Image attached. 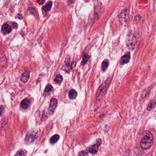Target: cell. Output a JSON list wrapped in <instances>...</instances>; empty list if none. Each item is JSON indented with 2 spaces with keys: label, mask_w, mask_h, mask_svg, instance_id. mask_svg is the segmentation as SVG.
Instances as JSON below:
<instances>
[{
  "label": "cell",
  "mask_w": 156,
  "mask_h": 156,
  "mask_svg": "<svg viewBox=\"0 0 156 156\" xmlns=\"http://www.w3.org/2000/svg\"><path fill=\"white\" fill-rule=\"evenodd\" d=\"M153 134L149 131H146L144 133L142 138L140 142V145L143 149H147L153 145Z\"/></svg>",
  "instance_id": "1"
},
{
  "label": "cell",
  "mask_w": 156,
  "mask_h": 156,
  "mask_svg": "<svg viewBox=\"0 0 156 156\" xmlns=\"http://www.w3.org/2000/svg\"><path fill=\"white\" fill-rule=\"evenodd\" d=\"M139 37L136 33L131 32L129 33L127 36L126 44L128 48L133 50L138 42Z\"/></svg>",
  "instance_id": "2"
},
{
  "label": "cell",
  "mask_w": 156,
  "mask_h": 156,
  "mask_svg": "<svg viewBox=\"0 0 156 156\" xmlns=\"http://www.w3.org/2000/svg\"><path fill=\"white\" fill-rule=\"evenodd\" d=\"M102 141L100 139H98L95 140L94 143L88 148V151L92 154H95L98 152V148L101 145Z\"/></svg>",
  "instance_id": "3"
},
{
  "label": "cell",
  "mask_w": 156,
  "mask_h": 156,
  "mask_svg": "<svg viewBox=\"0 0 156 156\" xmlns=\"http://www.w3.org/2000/svg\"><path fill=\"white\" fill-rule=\"evenodd\" d=\"M37 134V133L35 130H31L29 131L26 135L25 142L27 143L32 142L36 138Z\"/></svg>",
  "instance_id": "4"
},
{
  "label": "cell",
  "mask_w": 156,
  "mask_h": 156,
  "mask_svg": "<svg viewBox=\"0 0 156 156\" xmlns=\"http://www.w3.org/2000/svg\"><path fill=\"white\" fill-rule=\"evenodd\" d=\"M129 11L128 9H125L123 10L119 15V19L120 23H125L129 19Z\"/></svg>",
  "instance_id": "5"
},
{
  "label": "cell",
  "mask_w": 156,
  "mask_h": 156,
  "mask_svg": "<svg viewBox=\"0 0 156 156\" xmlns=\"http://www.w3.org/2000/svg\"><path fill=\"white\" fill-rule=\"evenodd\" d=\"M57 105V100L56 99L53 98L51 99L50 105L49 106V111L51 113L53 114L55 110V109Z\"/></svg>",
  "instance_id": "6"
},
{
  "label": "cell",
  "mask_w": 156,
  "mask_h": 156,
  "mask_svg": "<svg viewBox=\"0 0 156 156\" xmlns=\"http://www.w3.org/2000/svg\"><path fill=\"white\" fill-rule=\"evenodd\" d=\"M130 59V52H128L125 54V55L121 59L120 63L122 65H124L125 64H126L128 63Z\"/></svg>",
  "instance_id": "7"
},
{
  "label": "cell",
  "mask_w": 156,
  "mask_h": 156,
  "mask_svg": "<svg viewBox=\"0 0 156 156\" xmlns=\"http://www.w3.org/2000/svg\"><path fill=\"white\" fill-rule=\"evenodd\" d=\"M12 31V29L9 25L7 24H5L1 28V33L4 35H6L10 33Z\"/></svg>",
  "instance_id": "8"
},
{
  "label": "cell",
  "mask_w": 156,
  "mask_h": 156,
  "mask_svg": "<svg viewBox=\"0 0 156 156\" xmlns=\"http://www.w3.org/2000/svg\"><path fill=\"white\" fill-rule=\"evenodd\" d=\"M70 57L69 56H68L65 59L64 65L63 67V69L64 71H66V72L69 71V69H70Z\"/></svg>",
  "instance_id": "9"
},
{
  "label": "cell",
  "mask_w": 156,
  "mask_h": 156,
  "mask_svg": "<svg viewBox=\"0 0 156 156\" xmlns=\"http://www.w3.org/2000/svg\"><path fill=\"white\" fill-rule=\"evenodd\" d=\"M30 100L29 99L25 98L24 99L23 101L21 103V107L23 108V109H27L29 107V105H30Z\"/></svg>",
  "instance_id": "10"
},
{
  "label": "cell",
  "mask_w": 156,
  "mask_h": 156,
  "mask_svg": "<svg viewBox=\"0 0 156 156\" xmlns=\"http://www.w3.org/2000/svg\"><path fill=\"white\" fill-rule=\"evenodd\" d=\"M30 73L29 72H25L22 74L21 77V80L23 82H26L28 81L29 78Z\"/></svg>",
  "instance_id": "11"
},
{
  "label": "cell",
  "mask_w": 156,
  "mask_h": 156,
  "mask_svg": "<svg viewBox=\"0 0 156 156\" xmlns=\"http://www.w3.org/2000/svg\"><path fill=\"white\" fill-rule=\"evenodd\" d=\"M78 96V93L75 89H72L69 92V97L71 99H74L77 98Z\"/></svg>",
  "instance_id": "12"
},
{
  "label": "cell",
  "mask_w": 156,
  "mask_h": 156,
  "mask_svg": "<svg viewBox=\"0 0 156 156\" xmlns=\"http://www.w3.org/2000/svg\"><path fill=\"white\" fill-rule=\"evenodd\" d=\"M52 6V3L51 1H49L47 2L45 6L43 7V10L45 12H47L51 9Z\"/></svg>",
  "instance_id": "13"
},
{
  "label": "cell",
  "mask_w": 156,
  "mask_h": 156,
  "mask_svg": "<svg viewBox=\"0 0 156 156\" xmlns=\"http://www.w3.org/2000/svg\"><path fill=\"white\" fill-rule=\"evenodd\" d=\"M60 138V136L58 135H55L52 136L50 139V142L51 144L56 143Z\"/></svg>",
  "instance_id": "14"
},
{
  "label": "cell",
  "mask_w": 156,
  "mask_h": 156,
  "mask_svg": "<svg viewBox=\"0 0 156 156\" xmlns=\"http://www.w3.org/2000/svg\"><path fill=\"white\" fill-rule=\"evenodd\" d=\"M82 64L83 65L85 64L87 62H88V60L90 58V56L87 55V54H86L84 53H83V54H82Z\"/></svg>",
  "instance_id": "15"
},
{
  "label": "cell",
  "mask_w": 156,
  "mask_h": 156,
  "mask_svg": "<svg viewBox=\"0 0 156 156\" xmlns=\"http://www.w3.org/2000/svg\"><path fill=\"white\" fill-rule=\"evenodd\" d=\"M108 65H109V64H108V62H107L104 61L103 62L102 64V66H101L102 70L104 72L107 69Z\"/></svg>",
  "instance_id": "16"
},
{
  "label": "cell",
  "mask_w": 156,
  "mask_h": 156,
  "mask_svg": "<svg viewBox=\"0 0 156 156\" xmlns=\"http://www.w3.org/2000/svg\"><path fill=\"white\" fill-rule=\"evenodd\" d=\"M53 90V88L51 85H49L48 86H47V87H46L45 90V94H49V93H50L51 92H52Z\"/></svg>",
  "instance_id": "17"
},
{
  "label": "cell",
  "mask_w": 156,
  "mask_h": 156,
  "mask_svg": "<svg viewBox=\"0 0 156 156\" xmlns=\"http://www.w3.org/2000/svg\"><path fill=\"white\" fill-rule=\"evenodd\" d=\"M63 81V77L61 75H58L55 79V81L57 83H61Z\"/></svg>",
  "instance_id": "18"
},
{
  "label": "cell",
  "mask_w": 156,
  "mask_h": 156,
  "mask_svg": "<svg viewBox=\"0 0 156 156\" xmlns=\"http://www.w3.org/2000/svg\"><path fill=\"white\" fill-rule=\"evenodd\" d=\"M155 103H155V101H151V102H150L148 106L147 109H148V110H151L153 109V108H154V107L155 106Z\"/></svg>",
  "instance_id": "19"
},
{
  "label": "cell",
  "mask_w": 156,
  "mask_h": 156,
  "mask_svg": "<svg viewBox=\"0 0 156 156\" xmlns=\"http://www.w3.org/2000/svg\"><path fill=\"white\" fill-rule=\"evenodd\" d=\"M24 155H25V153L23 150H20L15 154L16 156H23Z\"/></svg>",
  "instance_id": "20"
},
{
  "label": "cell",
  "mask_w": 156,
  "mask_h": 156,
  "mask_svg": "<svg viewBox=\"0 0 156 156\" xmlns=\"http://www.w3.org/2000/svg\"><path fill=\"white\" fill-rule=\"evenodd\" d=\"M4 110V108L3 106H1L0 107V116H1L3 113Z\"/></svg>",
  "instance_id": "21"
},
{
  "label": "cell",
  "mask_w": 156,
  "mask_h": 156,
  "mask_svg": "<svg viewBox=\"0 0 156 156\" xmlns=\"http://www.w3.org/2000/svg\"><path fill=\"white\" fill-rule=\"evenodd\" d=\"M45 0H38V3L39 4V5H43L45 3Z\"/></svg>",
  "instance_id": "22"
},
{
  "label": "cell",
  "mask_w": 156,
  "mask_h": 156,
  "mask_svg": "<svg viewBox=\"0 0 156 156\" xmlns=\"http://www.w3.org/2000/svg\"><path fill=\"white\" fill-rule=\"evenodd\" d=\"M17 17L20 19H22V18H23V16L22 15V14H17Z\"/></svg>",
  "instance_id": "23"
},
{
  "label": "cell",
  "mask_w": 156,
  "mask_h": 156,
  "mask_svg": "<svg viewBox=\"0 0 156 156\" xmlns=\"http://www.w3.org/2000/svg\"><path fill=\"white\" fill-rule=\"evenodd\" d=\"M84 0L86 2H88L89 1V0Z\"/></svg>",
  "instance_id": "24"
},
{
  "label": "cell",
  "mask_w": 156,
  "mask_h": 156,
  "mask_svg": "<svg viewBox=\"0 0 156 156\" xmlns=\"http://www.w3.org/2000/svg\"></svg>",
  "instance_id": "25"
}]
</instances>
